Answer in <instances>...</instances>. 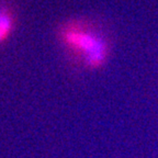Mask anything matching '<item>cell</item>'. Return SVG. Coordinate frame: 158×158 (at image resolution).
<instances>
[{
  "instance_id": "6da1fadb",
  "label": "cell",
  "mask_w": 158,
  "mask_h": 158,
  "mask_svg": "<svg viewBox=\"0 0 158 158\" xmlns=\"http://www.w3.org/2000/svg\"><path fill=\"white\" fill-rule=\"evenodd\" d=\"M59 37L64 46L88 68H100L108 59V43L102 35L87 24L70 21L60 27Z\"/></svg>"
},
{
  "instance_id": "7a4b0ae2",
  "label": "cell",
  "mask_w": 158,
  "mask_h": 158,
  "mask_svg": "<svg viewBox=\"0 0 158 158\" xmlns=\"http://www.w3.org/2000/svg\"><path fill=\"white\" fill-rule=\"evenodd\" d=\"M15 27V18L12 12L7 8L0 7V44L10 37Z\"/></svg>"
}]
</instances>
